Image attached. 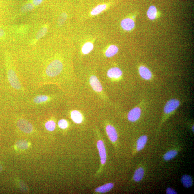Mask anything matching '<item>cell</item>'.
<instances>
[{
    "label": "cell",
    "instance_id": "cell-30",
    "mask_svg": "<svg viewBox=\"0 0 194 194\" xmlns=\"http://www.w3.org/2000/svg\"><path fill=\"white\" fill-rule=\"evenodd\" d=\"M43 0H32V4L34 6H38L43 2Z\"/></svg>",
    "mask_w": 194,
    "mask_h": 194
},
{
    "label": "cell",
    "instance_id": "cell-5",
    "mask_svg": "<svg viewBox=\"0 0 194 194\" xmlns=\"http://www.w3.org/2000/svg\"><path fill=\"white\" fill-rule=\"evenodd\" d=\"M141 110L139 107H136L129 111L128 115V119L129 121L135 122L139 120L141 115Z\"/></svg>",
    "mask_w": 194,
    "mask_h": 194
},
{
    "label": "cell",
    "instance_id": "cell-13",
    "mask_svg": "<svg viewBox=\"0 0 194 194\" xmlns=\"http://www.w3.org/2000/svg\"><path fill=\"white\" fill-rule=\"evenodd\" d=\"M145 171L143 167L140 166L136 169L133 176V179L136 182H139L143 179Z\"/></svg>",
    "mask_w": 194,
    "mask_h": 194
},
{
    "label": "cell",
    "instance_id": "cell-8",
    "mask_svg": "<svg viewBox=\"0 0 194 194\" xmlns=\"http://www.w3.org/2000/svg\"><path fill=\"white\" fill-rule=\"evenodd\" d=\"M106 130L111 141L113 142H116L118 139V134L114 127L110 125H108L106 127Z\"/></svg>",
    "mask_w": 194,
    "mask_h": 194
},
{
    "label": "cell",
    "instance_id": "cell-11",
    "mask_svg": "<svg viewBox=\"0 0 194 194\" xmlns=\"http://www.w3.org/2000/svg\"><path fill=\"white\" fill-rule=\"evenodd\" d=\"M148 140V136L146 135H143L140 136L138 139L136 144V150L138 152L141 151L144 149L146 144Z\"/></svg>",
    "mask_w": 194,
    "mask_h": 194
},
{
    "label": "cell",
    "instance_id": "cell-1",
    "mask_svg": "<svg viewBox=\"0 0 194 194\" xmlns=\"http://www.w3.org/2000/svg\"><path fill=\"white\" fill-rule=\"evenodd\" d=\"M63 65L61 61L55 60L48 65L46 69L47 75L50 77H54L59 75L63 69Z\"/></svg>",
    "mask_w": 194,
    "mask_h": 194
},
{
    "label": "cell",
    "instance_id": "cell-23",
    "mask_svg": "<svg viewBox=\"0 0 194 194\" xmlns=\"http://www.w3.org/2000/svg\"><path fill=\"white\" fill-rule=\"evenodd\" d=\"M17 148L21 150H25L27 149L28 147V142L24 140H19L16 143Z\"/></svg>",
    "mask_w": 194,
    "mask_h": 194
},
{
    "label": "cell",
    "instance_id": "cell-10",
    "mask_svg": "<svg viewBox=\"0 0 194 194\" xmlns=\"http://www.w3.org/2000/svg\"><path fill=\"white\" fill-rule=\"evenodd\" d=\"M121 26L125 30L131 31L135 27V22L132 19L127 18L122 20L121 22Z\"/></svg>",
    "mask_w": 194,
    "mask_h": 194
},
{
    "label": "cell",
    "instance_id": "cell-22",
    "mask_svg": "<svg viewBox=\"0 0 194 194\" xmlns=\"http://www.w3.org/2000/svg\"><path fill=\"white\" fill-rule=\"evenodd\" d=\"M49 97L45 95H39L37 96L33 99V101L35 103L39 104L44 103L48 101Z\"/></svg>",
    "mask_w": 194,
    "mask_h": 194
},
{
    "label": "cell",
    "instance_id": "cell-25",
    "mask_svg": "<svg viewBox=\"0 0 194 194\" xmlns=\"http://www.w3.org/2000/svg\"><path fill=\"white\" fill-rule=\"evenodd\" d=\"M34 6L32 3H28L25 4L21 8V11L22 13H26L33 10Z\"/></svg>",
    "mask_w": 194,
    "mask_h": 194
},
{
    "label": "cell",
    "instance_id": "cell-15",
    "mask_svg": "<svg viewBox=\"0 0 194 194\" xmlns=\"http://www.w3.org/2000/svg\"><path fill=\"white\" fill-rule=\"evenodd\" d=\"M71 117L73 121L77 124L81 123L83 120L81 113L76 110H73L71 112Z\"/></svg>",
    "mask_w": 194,
    "mask_h": 194
},
{
    "label": "cell",
    "instance_id": "cell-33",
    "mask_svg": "<svg viewBox=\"0 0 194 194\" xmlns=\"http://www.w3.org/2000/svg\"><path fill=\"white\" fill-rule=\"evenodd\" d=\"M192 132H193V133H194V126H193L192 127Z\"/></svg>",
    "mask_w": 194,
    "mask_h": 194
},
{
    "label": "cell",
    "instance_id": "cell-31",
    "mask_svg": "<svg viewBox=\"0 0 194 194\" xmlns=\"http://www.w3.org/2000/svg\"><path fill=\"white\" fill-rule=\"evenodd\" d=\"M5 34V32L2 29L0 28V37H3Z\"/></svg>",
    "mask_w": 194,
    "mask_h": 194
},
{
    "label": "cell",
    "instance_id": "cell-32",
    "mask_svg": "<svg viewBox=\"0 0 194 194\" xmlns=\"http://www.w3.org/2000/svg\"><path fill=\"white\" fill-rule=\"evenodd\" d=\"M2 169H3V168H2V167L1 164H0V172H1Z\"/></svg>",
    "mask_w": 194,
    "mask_h": 194
},
{
    "label": "cell",
    "instance_id": "cell-27",
    "mask_svg": "<svg viewBox=\"0 0 194 194\" xmlns=\"http://www.w3.org/2000/svg\"><path fill=\"white\" fill-rule=\"evenodd\" d=\"M67 19V15L66 13H63L60 15L58 21V25L61 26L64 24Z\"/></svg>",
    "mask_w": 194,
    "mask_h": 194
},
{
    "label": "cell",
    "instance_id": "cell-2",
    "mask_svg": "<svg viewBox=\"0 0 194 194\" xmlns=\"http://www.w3.org/2000/svg\"><path fill=\"white\" fill-rule=\"evenodd\" d=\"M8 81L11 86L13 88L17 90H20L21 88V85L19 81L16 73L12 70H9L8 72Z\"/></svg>",
    "mask_w": 194,
    "mask_h": 194
},
{
    "label": "cell",
    "instance_id": "cell-24",
    "mask_svg": "<svg viewBox=\"0 0 194 194\" xmlns=\"http://www.w3.org/2000/svg\"><path fill=\"white\" fill-rule=\"evenodd\" d=\"M47 31L48 28L46 27H44L41 28L37 32L36 39L38 40L41 38L46 35L47 32Z\"/></svg>",
    "mask_w": 194,
    "mask_h": 194
},
{
    "label": "cell",
    "instance_id": "cell-6",
    "mask_svg": "<svg viewBox=\"0 0 194 194\" xmlns=\"http://www.w3.org/2000/svg\"><path fill=\"white\" fill-rule=\"evenodd\" d=\"M97 147L99 151L101 163L102 165L104 164L106 162V155L104 142L101 140H99L97 143Z\"/></svg>",
    "mask_w": 194,
    "mask_h": 194
},
{
    "label": "cell",
    "instance_id": "cell-20",
    "mask_svg": "<svg viewBox=\"0 0 194 194\" xmlns=\"http://www.w3.org/2000/svg\"><path fill=\"white\" fill-rule=\"evenodd\" d=\"M107 6L105 4H100L93 8L91 12L92 15H96L100 14L106 8Z\"/></svg>",
    "mask_w": 194,
    "mask_h": 194
},
{
    "label": "cell",
    "instance_id": "cell-28",
    "mask_svg": "<svg viewBox=\"0 0 194 194\" xmlns=\"http://www.w3.org/2000/svg\"><path fill=\"white\" fill-rule=\"evenodd\" d=\"M58 124L59 127L62 129H66L68 126V122L64 119L60 120Z\"/></svg>",
    "mask_w": 194,
    "mask_h": 194
},
{
    "label": "cell",
    "instance_id": "cell-18",
    "mask_svg": "<svg viewBox=\"0 0 194 194\" xmlns=\"http://www.w3.org/2000/svg\"><path fill=\"white\" fill-rule=\"evenodd\" d=\"M147 16L149 19L154 20L156 19L157 15V10L155 6H152L147 11Z\"/></svg>",
    "mask_w": 194,
    "mask_h": 194
},
{
    "label": "cell",
    "instance_id": "cell-29",
    "mask_svg": "<svg viewBox=\"0 0 194 194\" xmlns=\"http://www.w3.org/2000/svg\"><path fill=\"white\" fill-rule=\"evenodd\" d=\"M166 193L167 194H177V192L175 189L170 187H168L166 190Z\"/></svg>",
    "mask_w": 194,
    "mask_h": 194
},
{
    "label": "cell",
    "instance_id": "cell-3",
    "mask_svg": "<svg viewBox=\"0 0 194 194\" xmlns=\"http://www.w3.org/2000/svg\"><path fill=\"white\" fill-rule=\"evenodd\" d=\"M180 105V102L178 100L172 99L169 100L164 107V113L166 115H169L177 109Z\"/></svg>",
    "mask_w": 194,
    "mask_h": 194
},
{
    "label": "cell",
    "instance_id": "cell-14",
    "mask_svg": "<svg viewBox=\"0 0 194 194\" xmlns=\"http://www.w3.org/2000/svg\"><path fill=\"white\" fill-rule=\"evenodd\" d=\"M181 181L183 186L186 188H190L193 186L192 178L189 175H183L181 178Z\"/></svg>",
    "mask_w": 194,
    "mask_h": 194
},
{
    "label": "cell",
    "instance_id": "cell-26",
    "mask_svg": "<svg viewBox=\"0 0 194 194\" xmlns=\"http://www.w3.org/2000/svg\"><path fill=\"white\" fill-rule=\"evenodd\" d=\"M56 124L55 122L53 120H50L46 123L45 127L48 130L53 131L54 130Z\"/></svg>",
    "mask_w": 194,
    "mask_h": 194
},
{
    "label": "cell",
    "instance_id": "cell-17",
    "mask_svg": "<svg viewBox=\"0 0 194 194\" xmlns=\"http://www.w3.org/2000/svg\"><path fill=\"white\" fill-rule=\"evenodd\" d=\"M119 48L115 45H111L109 46L105 52L106 57H111L114 56L118 53Z\"/></svg>",
    "mask_w": 194,
    "mask_h": 194
},
{
    "label": "cell",
    "instance_id": "cell-16",
    "mask_svg": "<svg viewBox=\"0 0 194 194\" xmlns=\"http://www.w3.org/2000/svg\"><path fill=\"white\" fill-rule=\"evenodd\" d=\"M178 150L175 149L168 151L164 154L163 159L165 161H169L178 155Z\"/></svg>",
    "mask_w": 194,
    "mask_h": 194
},
{
    "label": "cell",
    "instance_id": "cell-9",
    "mask_svg": "<svg viewBox=\"0 0 194 194\" xmlns=\"http://www.w3.org/2000/svg\"><path fill=\"white\" fill-rule=\"evenodd\" d=\"M107 75L108 77L110 79H117L122 76V72L119 68L113 67L109 69Z\"/></svg>",
    "mask_w": 194,
    "mask_h": 194
},
{
    "label": "cell",
    "instance_id": "cell-21",
    "mask_svg": "<svg viewBox=\"0 0 194 194\" xmlns=\"http://www.w3.org/2000/svg\"><path fill=\"white\" fill-rule=\"evenodd\" d=\"M93 48V44L90 42H87L84 44L82 48V52L84 54L90 53Z\"/></svg>",
    "mask_w": 194,
    "mask_h": 194
},
{
    "label": "cell",
    "instance_id": "cell-4",
    "mask_svg": "<svg viewBox=\"0 0 194 194\" xmlns=\"http://www.w3.org/2000/svg\"><path fill=\"white\" fill-rule=\"evenodd\" d=\"M18 128L24 132L29 133L33 130L32 124L27 120L23 119H19L17 123Z\"/></svg>",
    "mask_w": 194,
    "mask_h": 194
},
{
    "label": "cell",
    "instance_id": "cell-7",
    "mask_svg": "<svg viewBox=\"0 0 194 194\" xmlns=\"http://www.w3.org/2000/svg\"><path fill=\"white\" fill-rule=\"evenodd\" d=\"M90 84L93 90L100 93L102 90V87L98 78L95 75H92L90 78Z\"/></svg>",
    "mask_w": 194,
    "mask_h": 194
},
{
    "label": "cell",
    "instance_id": "cell-19",
    "mask_svg": "<svg viewBox=\"0 0 194 194\" xmlns=\"http://www.w3.org/2000/svg\"><path fill=\"white\" fill-rule=\"evenodd\" d=\"M114 186L112 183H109L105 184L103 186L100 187L95 189L96 192L100 193H104L110 191Z\"/></svg>",
    "mask_w": 194,
    "mask_h": 194
},
{
    "label": "cell",
    "instance_id": "cell-12",
    "mask_svg": "<svg viewBox=\"0 0 194 194\" xmlns=\"http://www.w3.org/2000/svg\"><path fill=\"white\" fill-rule=\"evenodd\" d=\"M139 73L140 76L146 80H150L152 77L151 71L145 66H140L139 68Z\"/></svg>",
    "mask_w": 194,
    "mask_h": 194
}]
</instances>
